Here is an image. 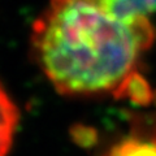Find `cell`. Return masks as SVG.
I'll return each instance as SVG.
<instances>
[{
    "label": "cell",
    "instance_id": "obj_3",
    "mask_svg": "<svg viewBox=\"0 0 156 156\" xmlns=\"http://www.w3.org/2000/svg\"><path fill=\"white\" fill-rule=\"evenodd\" d=\"M120 17H148L156 13V0H89Z\"/></svg>",
    "mask_w": 156,
    "mask_h": 156
},
{
    "label": "cell",
    "instance_id": "obj_4",
    "mask_svg": "<svg viewBox=\"0 0 156 156\" xmlns=\"http://www.w3.org/2000/svg\"><path fill=\"white\" fill-rule=\"evenodd\" d=\"M105 156H156V136L128 135L116 143Z\"/></svg>",
    "mask_w": 156,
    "mask_h": 156
},
{
    "label": "cell",
    "instance_id": "obj_1",
    "mask_svg": "<svg viewBox=\"0 0 156 156\" xmlns=\"http://www.w3.org/2000/svg\"><path fill=\"white\" fill-rule=\"evenodd\" d=\"M155 39L147 17H120L89 0H51L34 22L37 64L64 95L121 94Z\"/></svg>",
    "mask_w": 156,
    "mask_h": 156
},
{
    "label": "cell",
    "instance_id": "obj_2",
    "mask_svg": "<svg viewBox=\"0 0 156 156\" xmlns=\"http://www.w3.org/2000/svg\"><path fill=\"white\" fill-rule=\"evenodd\" d=\"M20 120V112L12 98L0 83V156H8Z\"/></svg>",
    "mask_w": 156,
    "mask_h": 156
}]
</instances>
